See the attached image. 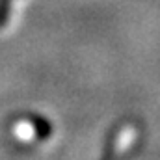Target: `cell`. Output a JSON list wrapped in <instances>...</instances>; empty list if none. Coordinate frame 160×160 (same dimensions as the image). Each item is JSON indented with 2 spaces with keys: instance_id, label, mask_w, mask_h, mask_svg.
<instances>
[{
  "instance_id": "1",
  "label": "cell",
  "mask_w": 160,
  "mask_h": 160,
  "mask_svg": "<svg viewBox=\"0 0 160 160\" xmlns=\"http://www.w3.org/2000/svg\"><path fill=\"white\" fill-rule=\"evenodd\" d=\"M9 11H11V0H0V28L8 24Z\"/></svg>"
}]
</instances>
